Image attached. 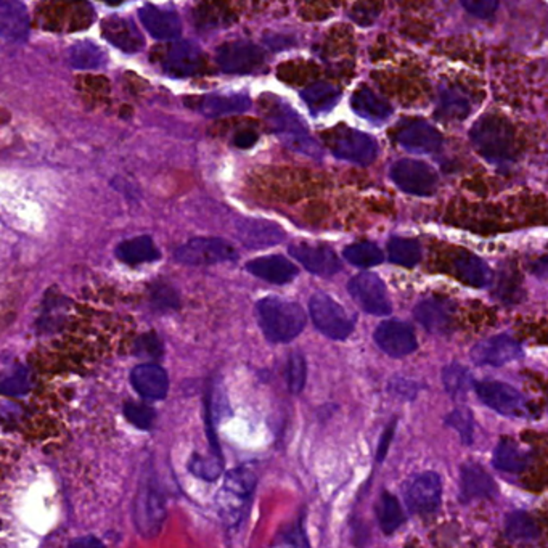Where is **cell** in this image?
<instances>
[{
    "mask_svg": "<svg viewBox=\"0 0 548 548\" xmlns=\"http://www.w3.org/2000/svg\"><path fill=\"white\" fill-rule=\"evenodd\" d=\"M256 316L264 336L271 343H290L300 336L306 326V314L301 306L277 296H269L257 302Z\"/></svg>",
    "mask_w": 548,
    "mask_h": 548,
    "instance_id": "1",
    "label": "cell"
},
{
    "mask_svg": "<svg viewBox=\"0 0 548 548\" xmlns=\"http://www.w3.org/2000/svg\"><path fill=\"white\" fill-rule=\"evenodd\" d=\"M471 142L479 155L492 164H509L517 153L515 131L511 124L497 115L478 119L470 132Z\"/></svg>",
    "mask_w": 548,
    "mask_h": 548,
    "instance_id": "2",
    "label": "cell"
},
{
    "mask_svg": "<svg viewBox=\"0 0 548 548\" xmlns=\"http://www.w3.org/2000/svg\"><path fill=\"white\" fill-rule=\"evenodd\" d=\"M274 103H265L267 121L286 147L296 153L309 156L314 160H322L324 150L310 137L309 132L302 123L300 115L285 101L272 97Z\"/></svg>",
    "mask_w": 548,
    "mask_h": 548,
    "instance_id": "3",
    "label": "cell"
},
{
    "mask_svg": "<svg viewBox=\"0 0 548 548\" xmlns=\"http://www.w3.org/2000/svg\"><path fill=\"white\" fill-rule=\"evenodd\" d=\"M333 155L344 161L369 166L378 155L377 140L365 132L351 127H336L324 135Z\"/></svg>",
    "mask_w": 548,
    "mask_h": 548,
    "instance_id": "4",
    "label": "cell"
},
{
    "mask_svg": "<svg viewBox=\"0 0 548 548\" xmlns=\"http://www.w3.org/2000/svg\"><path fill=\"white\" fill-rule=\"evenodd\" d=\"M309 314L317 330L330 340H346L354 332L355 317L328 294L317 293L310 298Z\"/></svg>",
    "mask_w": 548,
    "mask_h": 548,
    "instance_id": "5",
    "label": "cell"
},
{
    "mask_svg": "<svg viewBox=\"0 0 548 548\" xmlns=\"http://www.w3.org/2000/svg\"><path fill=\"white\" fill-rule=\"evenodd\" d=\"M176 261L186 265H214V264L231 263L239 257L237 249L222 239H190L186 245L178 248L174 253Z\"/></svg>",
    "mask_w": 548,
    "mask_h": 548,
    "instance_id": "6",
    "label": "cell"
},
{
    "mask_svg": "<svg viewBox=\"0 0 548 548\" xmlns=\"http://www.w3.org/2000/svg\"><path fill=\"white\" fill-rule=\"evenodd\" d=\"M349 294L361 308L371 316H387L393 304L387 296L383 280L370 272L357 274L348 283Z\"/></svg>",
    "mask_w": 548,
    "mask_h": 548,
    "instance_id": "7",
    "label": "cell"
},
{
    "mask_svg": "<svg viewBox=\"0 0 548 548\" xmlns=\"http://www.w3.org/2000/svg\"><path fill=\"white\" fill-rule=\"evenodd\" d=\"M255 486L256 476L251 471L239 468V470L229 473L224 487L219 494L221 515L227 523L233 525L239 521L243 513V507L249 499V495L253 494Z\"/></svg>",
    "mask_w": 548,
    "mask_h": 548,
    "instance_id": "8",
    "label": "cell"
},
{
    "mask_svg": "<svg viewBox=\"0 0 548 548\" xmlns=\"http://www.w3.org/2000/svg\"><path fill=\"white\" fill-rule=\"evenodd\" d=\"M391 178L402 192L417 196L434 194L438 187V174L426 162L401 160L391 168Z\"/></svg>",
    "mask_w": 548,
    "mask_h": 548,
    "instance_id": "9",
    "label": "cell"
},
{
    "mask_svg": "<svg viewBox=\"0 0 548 548\" xmlns=\"http://www.w3.org/2000/svg\"><path fill=\"white\" fill-rule=\"evenodd\" d=\"M216 60L219 70L227 74H249L263 66L264 54L248 40H233L217 48Z\"/></svg>",
    "mask_w": 548,
    "mask_h": 548,
    "instance_id": "10",
    "label": "cell"
},
{
    "mask_svg": "<svg viewBox=\"0 0 548 548\" xmlns=\"http://www.w3.org/2000/svg\"><path fill=\"white\" fill-rule=\"evenodd\" d=\"M166 517L164 497L153 479H144L135 503V525L144 535H156Z\"/></svg>",
    "mask_w": 548,
    "mask_h": 548,
    "instance_id": "11",
    "label": "cell"
},
{
    "mask_svg": "<svg viewBox=\"0 0 548 548\" xmlns=\"http://www.w3.org/2000/svg\"><path fill=\"white\" fill-rule=\"evenodd\" d=\"M479 399L489 409L505 417H525L527 413L525 397L515 387L500 381H483L476 385Z\"/></svg>",
    "mask_w": 548,
    "mask_h": 548,
    "instance_id": "12",
    "label": "cell"
},
{
    "mask_svg": "<svg viewBox=\"0 0 548 548\" xmlns=\"http://www.w3.org/2000/svg\"><path fill=\"white\" fill-rule=\"evenodd\" d=\"M162 70L172 78H190L204 70V55L192 40H180L166 50Z\"/></svg>",
    "mask_w": 548,
    "mask_h": 548,
    "instance_id": "13",
    "label": "cell"
},
{
    "mask_svg": "<svg viewBox=\"0 0 548 548\" xmlns=\"http://www.w3.org/2000/svg\"><path fill=\"white\" fill-rule=\"evenodd\" d=\"M405 497L412 511L432 513L439 509L442 500V483L439 474L426 471L409 481L405 487Z\"/></svg>",
    "mask_w": 548,
    "mask_h": 548,
    "instance_id": "14",
    "label": "cell"
},
{
    "mask_svg": "<svg viewBox=\"0 0 548 548\" xmlns=\"http://www.w3.org/2000/svg\"><path fill=\"white\" fill-rule=\"evenodd\" d=\"M373 338L378 348L391 357H405L418 348L412 326L401 320H387L379 324Z\"/></svg>",
    "mask_w": 548,
    "mask_h": 548,
    "instance_id": "15",
    "label": "cell"
},
{
    "mask_svg": "<svg viewBox=\"0 0 548 548\" xmlns=\"http://www.w3.org/2000/svg\"><path fill=\"white\" fill-rule=\"evenodd\" d=\"M237 239L249 249H264V248L277 247L285 239V231L277 224L265 219L247 217L237 222Z\"/></svg>",
    "mask_w": 548,
    "mask_h": 548,
    "instance_id": "16",
    "label": "cell"
},
{
    "mask_svg": "<svg viewBox=\"0 0 548 548\" xmlns=\"http://www.w3.org/2000/svg\"><path fill=\"white\" fill-rule=\"evenodd\" d=\"M523 355L521 344L509 335H499L489 340L478 343L471 357L478 365H491V367H502L505 363L513 362Z\"/></svg>",
    "mask_w": 548,
    "mask_h": 548,
    "instance_id": "17",
    "label": "cell"
},
{
    "mask_svg": "<svg viewBox=\"0 0 548 548\" xmlns=\"http://www.w3.org/2000/svg\"><path fill=\"white\" fill-rule=\"evenodd\" d=\"M290 255L293 256L302 267L318 277H332L341 269L340 257L332 248L325 245H294L290 248Z\"/></svg>",
    "mask_w": 548,
    "mask_h": 548,
    "instance_id": "18",
    "label": "cell"
},
{
    "mask_svg": "<svg viewBox=\"0 0 548 548\" xmlns=\"http://www.w3.org/2000/svg\"><path fill=\"white\" fill-rule=\"evenodd\" d=\"M401 147L413 153H434L442 147V135L425 121H412L396 134Z\"/></svg>",
    "mask_w": 548,
    "mask_h": 548,
    "instance_id": "19",
    "label": "cell"
},
{
    "mask_svg": "<svg viewBox=\"0 0 548 548\" xmlns=\"http://www.w3.org/2000/svg\"><path fill=\"white\" fill-rule=\"evenodd\" d=\"M134 389L148 401H161L170 391L168 373L156 363H142L131 373Z\"/></svg>",
    "mask_w": 548,
    "mask_h": 548,
    "instance_id": "20",
    "label": "cell"
},
{
    "mask_svg": "<svg viewBox=\"0 0 548 548\" xmlns=\"http://www.w3.org/2000/svg\"><path fill=\"white\" fill-rule=\"evenodd\" d=\"M101 34L111 46L117 47L124 54H137L145 46L137 26L121 16L107 18L101 24Z\"/></svg>",
    "mask_w": 548,
    "mask_h": 548,
    "instance_id": "21",
    "label": "cell"
},
{
    "mask_svg": "<svg viewBox=\"0 0 548 548\" xmlns=\"http://www.w3.org/2000/svg\"><path fill=\"white\" fill-rule=\"evenodd\" d=\"M247 271L274 285H286L298 277V267L283 256H264L247 264Z\"/></svg>",
    "mask_w": 548,
    "mask_h": 548,
    "instance_id": "22",
    "label": "cell"
},
{
    "mask_svg": "<svg viewBox=\"0 0 548 548\" xmlns=\"http://www.w3.org/2000/svg\"><path fill=\"white\" fill-rule=\"evenodd\" d=\"M140 22L152 38L158 40L178 39L182 32V22L178 13L161 10L155 5H145L139 10Z\"/></svg>",
    "mask_w": 548,
    "mask_h": 548,
    "instance_id": "23",
    "label": "cell"
},
{
    "mask_svg": "<svg viewBox=\"0 0 548 548\" xmlns=\"http://www.w3.org/2000/svg\"><path fill=\"white\" fill-rule=\"evenodd\" d=\"M30 32L28 10L20 2L5 0L0 4V34L10 44H23Z\"/></svg>",
    "mask_w": 548,
    "mask_h": 548,
    "instance_id": "24",
    "label": "cell"
},
{
    "mask_svg": "<svg viewBox=\"0 0 548 548\" xmlns=\"http://www.w3.org/2000/svg\"><path fill=\"white\" fill-rule=\"evenodd\" d=\"M452 312L454 306L448 300L430 298L420 302L415 308V318L426 332L446 335L452 325Z\"/></svg>",
    "mask_w": 548,
    "mask_h": 548,
    "instance_id": "25",
    "label": "cell"
},
{
    "mask_svg": "<svg viewBox=\"0 0 548 548\" xmlns=\"http://www.w3.org/2000/svg\"><path fill=\"white\" fill-rule=\"evenodd\" d=\"M195 109L206 117H221L225 115L245 113L251 109V100L245 93H231V95H206L195 103Z\"/></svg>",
    "mask_w": 548,
    "mask_h": 548,
    "instance_id": "26",
    "label": "cell"
},
{
    "mask_svg": "<svg viewBox=\"0 0 548 548\" xmlns=\"http://www.w3.org/2000/svg\"><path fill=\"white\" fill-rule=\"evenodd\" d=\"M497 492L494 481L487 474L484 468L476 464H466L460 473V494L464 502H471L474 499L492 497Z\"/></svg>",
    "mask_w": 548,
    "mask_h": 548,
    "instance_id": "27",
    "label": "cell"
},
{
    "mask_svg": "<svg viewBox=\"0 0 548 548\" xmlns=\"http://www.w3.org/2000/svg\"><path fill=\"white\" fill-rule=\"evenodd\" d=\"M351 107L354 109L355 115L370 121L371 124L387 123L393 115V109L389 107V103L383 100L369 87H361L355 91L351 99Z\"/></svg>",
    "mask_w": 548,
    "mask_h": 548,
    "instance_id": "28",
    "label": "cell"
},
{
    "mask_svg": "<svg viewBox=\"0 0 548 548\" xmlns=\"http://www.w3.org/2000/svg\"><path fill=\"white\" fill-rule=\"evenodd\" d=\"M115 255L121 263L127 264V265L155 263L161 257V253L156 248L153 239L147 235L124 239L123 243L117 245Z\"/></svg>",
    "mask_w": 548,
    "mask_h": 548,
    "instance_id": "29",
    "label": "cell"
},
{
    "mask_svg": "<svg viewBox=\"0 0 548 548\" xmlns=\"http://www.w3.org/2000/svg\"><path fill=\"white\" fill-rule=\"evenodd\" d=\"M457 277L464 282L465 285L474 288H486L492 282V271L478 256L465 253L460 255L454 263Z\"/></svg>",
    "mask_w": 548,
    "mask_h": 548,
    "instance_id": "30",
    "label": "cell"
},
{
    "mask_svg": "<svg viewBox=\"0 0 548 548\" xmlns=\"http://www.w3.org/2000/svg\"><path fill=\"white\" fill-rule=\"evenodd\" d=\"M302 100L306 101L308 109L314 117H320L336 107L341 99L340 89L326 83H316L306 87L301 93Z\"/></svg>",
    "mask_w": 548,
    "mask_h": 548,
    "instance_id": "31",
    "label": "cell"
},
{
    "mask_svg": "<svg viewBox=\"0 0 548 548\" xmlns=\"http://www.w3.org/2000/svg\"><path fill=\"white\" fill-rule=\"evenodd\" d=\"M66 58L71 66L78 70H100L109 62L105 50L91 40H81L71 46Z\"/></svg>",
    "mask_w": 548,
    "mask_h": 548,
    "instance_id": "32",
    "label": "cell"
},
{
    "mask_svg": "<svg viewBox=\"0 0 548 548\" xmlns=\"http://www.w3.org/2000/svg\"><path fill=\"white\" fill-rule=\"evenodd\" d=\"M529 454L519 448L515 440L502 439L495 448L492 464L497 470L521 473L529 465Z\"/></svg>",
    "mask_w": 548,
    "mask_h": 548,
    "instance_id": "33",
    "label": "cell"
},
{
    "mask_svg": "<svg viewBox=\"0 0 548 548\" xmlns=\"http://www.w3.org/2000/svg\"><path fill=\"white\" fill-rule=\"evenodd\" d=\"M468 97L456 87H442L438 103V117L440 119H464L470 113Z\"/></svg>",
    "mask_w": 548,
    "mask_h": 548,
    "instance_id": "34",
    "label": "cell"
},
{
    "mask_svg": "<svg viewBox=\"0 0 548 548\" xmlns=\"http://www.w3.org/2000/svg\"><path fill=\"white\" fill-rule=\"evenodd\" d=\"M389 261L402 267H415L422 259V247L417 239L393 237L387 243Z\"/></svg>",
    "mask_w": 548,
    "mask_h": 548,
    "instance_id": "35",
    "label": "cell"
},
{
    "mask_svg": "<svg viewBox=\"0 0 548 548\" xmlns=\"http://www.w3.org/2000/svg\"><path fill=\"white\" fill-rule=\"evenodd\" d=\"M377 515H378L379 527L385 534L396 533L405 521L401 503L389 492H383L381 495Z\"/></svg>",
    "mask_w": 548,
    "mask_h": 548,
    "instance_id": "36",
    "label": "cell"
},
{
    "mask_svg": "<svg viewBox=\"0 0 548 548\" xmlns=\"http://www.w3.org/2000/svg\"><path fill=\"white\" fill-rule=\"evenodd\" d=\"M343 255L349 264H352L355 267H361V269H369V267H375V265L383 263L381 249L370 241L354 243V245L346 248L343 251Z\"/></svg>",
    "mask_w": 548,
    "mask_h": 548,
    "instance_id": "37",
    "label": "cell"
},
{
    "mask_svg": "<svg viewBox=\"0 0 548 548\" xmlns=\"http://www.w3.org/2000/svg\"><path fill=\"white\" fill-rule=\"evenodd\" d=\"M505 533L511 541H533L539 535V527L525 511H513L505 521Z\"/></svg>",
    "mask_w": 548,
    "mask_h": 548,
    "instance_id": "38",
    "label": "cell"
},
{
    "mask_svg": "<svg viewBox=\"0 0 548 548\" xmlns=\"http://www.w3.org/2000/svg\"><path fill=\"white\" fill-rule=\"evenodd\" d=\"M442 381L444 387L448 389V393L452 396H464L468 387L473 385L470 371L466 370L462 365L452 363L442 371Z\"/></svg>",
    "mask_w": 548,
    "mask_h": 548,
    "instance_id": "39",
    "label": "cell"
},
{
    "mask_svg": "<svg viewBox=\"0 0 548 548\" xmlns=\"http://www.w3.org/2000/svg\"><path fill=\"white\" fill-rule=\"evenodd\" d=\"M306 377H308V365L304 355L301 352H293L286 363V383L290 391L293 394L301 393L302 387L306 385Z\"/></svg>",
    "mask_w": 548,
    "mask_h": 548,
    "instance_id": "40",
    "label": "cell"
},
{
    "mask_svg": "<svg viewBox=\"0 0 548 548\" xmlns=\"http://www.w3.org/2000/svg\"><path fill=\"white\" fill-rule=\"evenodd\" d=\"M124 415L127 418V422L139 428V430H150L153 426L155 422L156 412L144 405V404H135V402H129L124 405Z\"/></svg>",
    "mask_w": 548,
    "mask_h": 548,
    "instance_id": "41",
    "label": "cell"
},
{
    "mask_svg": "<svg viewBox=\"0 0 548 548\" xmlns=\"http://www.w3.org/2000/svg\"><path fill=\"white\" fill-rule=\"evenodd\" d=\"M28 391H30L28 369L23 365H18L15 370H12V373L2 381V393L5 396H12V397H18V396H24Z\"/></svg>",
    "mask_w": 548,
    "mask_h": 548,
    "instance_id": "42",
    "label": "cell"
},
{
    "mask_svg": "<svg viewBox=\"0 0 548 548\" xmlns=\"http://www.w3.org/2000/svg\"><path fill=\"white\" fill-rule=\"evenodd\" d=\"M188 468L198 478L214 481V479L219 478V474L222 471V460L217 458V457L201 458V457L195 456L192 457V462H190Z\"/></svg>",
    "mask_w": 548,
    "mask_h": 548,
    "instance_id": "43",
    "label": "cell"
},
{
    "mask_svg": "<svg viewBox=\"0 0 548 548\" xmlns=\"http://www.w3.org/2000/svg\"><path fill=\"white\" fill-rule=\"evenodd\" d=\"M446 423L452 428H456L457 431L460 432L462 439L465 444H471L473 442V420H471V413L468 412H462V410H456L448 415Z\"/></svg>",
    "mask_w": 548,
    "mask_h": 548,
    "instance_id": "44",
    "label": "cell"
},
{
    "mask_svg": "<svg viewBox=\"0 0 548 548\" xmlns=\"http://www.w3.org/2000/svg\"><path fill=\"white\" fill-rule=\"evenodd\" d=\"M462 5L473 16L489 18V16L494 15L495 10L499 8V2H495V0H465V2H462Z\"/></svg>",
    "mask_w": 548,
    "mask_h": 548,
    "instance_id": "45",
    "label": "cell"
},
{
    "mask_svg": "<svg viewBox=\"0 0 548 548\" xmlns=\"http://www.w3.org/2000/svg\"><path fill=\"white\" fill-rule=\"evenodd\" d=\"M308 545L304 533L300 527H293L290 531L280 534L275 542L272 544V548H301Z\"/></svg>",
    "mask_w": 548,
    "mask_h": 548,
    "instance_id": "46",
    "label": "cell"
},
{
    "mask_svg": "<svg viewBox=\"0 0 548 548\" xmlns=\"http://www.w3.org/2000/svg\"><path fill=\"white\" fill-rule=\"evenodd\" d=\"M152 301L156 308H162V309H170V308H178V294L174 293L170 286H153Z\"/></svg>",
    "mask_w": 548,
    "mask_h": 548,
    "instance_id": "47",
    "label": "cell"
},
{
    "mask_svg": "<svg viewBox=\"0 0 548 548\" xmlns=\"http://www.w3.org/2000/svg\"><path fill=\"white\" fill-rule=\"evenodd\" d=\"M394 431H396V422H393L391 425L387 426L385 432L381 434V438H379L378 450H377V460H378V462H383V460H385L387 450H389V446H391V442H393Z\"/></svg>",
    "mask_w": 548,
    "mask_h": 548,
    "instance_id": "48",
    "label": "cell"
},
{
    "mask_svg": "<svg viewBox=\"0 0 548 548\" xmlns=\"http://www.w3.org/2000/svg\"><path fill=\"white\" fill-rule=\"evenodd\" d=\"M256 142H257V134L255 131H249V129L237 132L235 137H233V144L239 148H251Z\"/></svg>",
    "mask_w": 548,
    "mask_h": 548,
    "instance_id": "49",
    "label": "cell"
},
{
    "mask_svg": "<svg viewBox=\"0 0 548 548\" xmlns=\"http://www.w3.org/2000/svg\"><path fill=\"white\" fill-rule=\"evenodd\" d=\"M377 15H378L377 10H370V8L363 7V5L355 7L354 12H352V18L357 23L361 24H370L377 18Z\"/></svg>",
    "mask_w": 548,
    "mask_h": 548,
    "instance_id": "50",
    "label": "cell"
},
{
    "mask_svg": "<svg viewBox=\"0 0 548 548\" xmlns=\"http://www.w3.org/2000/svg\"><path fill=\"white\" fill-rule=\"evenodd\" d=\"M68 548H105L97 537L93 535H84V537H78L74 541L71 542Z\"/></svg>",
    "mask_w": 548,
    "mask_h": 548,
    "instance_id": "51",
    "label": "cell"
},
{
    "mask_svg": "<svg viewBox=\"0 0 548 548\" xmlns=\"http://www.w3.org/2000/svg\"><path fill=\"white\" fill-rule=\"evenodd\" d=\"M535 274H539L542 278H548V257L547 259H542L541 263H537Z\"/></svg>",
    "mask_w": 548,
    "mask_h": 548,
    "instance_id": "52",
    "label": "cell"
}]
</instances>
